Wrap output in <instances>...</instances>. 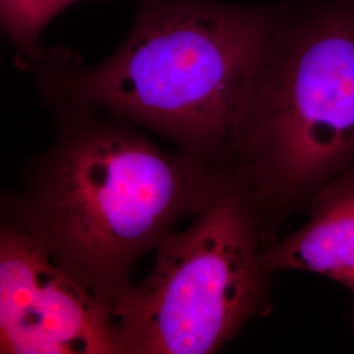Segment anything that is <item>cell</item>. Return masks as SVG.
I'll use <instances>...</instances> for the list:
<instances>
[{
    "mask_svg": "<svg viewBox=\"0 0 354 354\" xmlns=\"http://www.w3.org/2000/svg\"><path fill=\"white\" fill-rule=\"evenodd\" d=\"M59 115L54 147L23 193L0 192V209L113 311L131 286L134 263L197 214L226 178L188 152L159 149L117 114Z\"/></svg>",
    "mask_w": 354,
    "mask_h": 354,
    "instance_id": "obj_1",
    "label": "cell"
},
{
    "mask_svg": "<svg viewBox=\"0 0 354 354\" xmlns=\"http://www.w3.org/2000/svg\"><path fill=\"white\" fill-rule=\"evenodd\" d=\"M120 49L93 68L66 48L30 71L58 109L117 114L222 171L274 6L138 0Z\"/></svg>",
    "mask_w": 354,
    "mask_h": 354,
    "instance_id": "obj_2",
    "label": "cell"
},
{
    "mask_svg": "<svg viewBox=\"0 0 354 354\" xmlns=\"http://www.w3.org/2000/svg\"><path fill=\"white\" fill-rule=\"evenodd\" d=\"M354 163V0L274 6L222 172L266 235Z\"/></svg>",
    "mask_w": 354,
    "mask_h": 354,
    "instance_id": "obj_3",
    "label": "cell"
},
{
    "mask_svg": "<svg viewBox=\"0 0 354 354\" xmlns=\"http://www.w3.org/2000/svg\"><path fill=\"white\" fill-rule=\"evenodd\" d=\"M274 241L227 183L181 234L158 245L150 276L113 308L125 354H209L270 306L264 253Z\"/></svg>",
    "mask_w": 354,
    "mask_h": 354,
    "instance_id": "obj_4",
    "label": "cell"
},
{
    "mask_svg": "<svg viewBox=\"0 0 354 354\" xmlns=\"http://www.w3.org/2000/svg\"><path fill=\"white\" fill-rule=\"evenodd\" d=\"M0 353H121L113 311L1 209Z\"/></svg>",
    "mask_w": 354,
    "mask_h": 354,
    "instance_id": "obj_5",
    "label": "cell"
},
{
    "mask_svg": "<svg viewBox=\"0 0 354 354\" xmlns=\"http://www.w3.org/2000/svg\"><path fill=\"white\" fill-rule=\"evenodd\" d=\"M304 227L266 248L272 273L306 270L354 292V163L317 193Z\"/></svg>",
    "mask_w": 354,
    "mask_h": 354,
    "instance_id": "obj_6",
    "label": "cell"
},
{
    "mask_svg": "<svg viewBox=\"0 0 354 354\" xmlns=\"http://www.w3.org/2000/svg\"><path fill=\"white\" fill-rule=\"evenodd\" d=\"M82 0H0V32L17 48V67L30 71L46 50L39 37L51 20Z\"/></svg>",
    "mask_w": 354,
    "mask_h": 354,
    "instance_id": "obj_7",
    "label": "cell"
},
{
    "mask_svg": "<svg viewBox=\"0 0 354 354\" xmlns=\"http://www.w3.org/2000/svg\"><path fill=\"white\" fill-rule=\"evenodd\" d=\"M353 295H354V292H353Z\"/></svg>",
    "mask_w": 354,
    "mask_h": 354,
    "instance_id": "obj_8",
    "label": "cell"
}]
</instances>
